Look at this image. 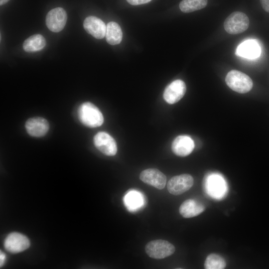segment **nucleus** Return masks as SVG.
<instances>
[{
  "mask_svg": "<svg viewBox=\"0 0 269 269\" xmlns=\"http://www.w3.org/2000/svg\"><path fill=\"white\" fill-rule=\"evenodd\" d=\"M78 116L81 123L89 128L100 127L104 122L102 113L91 102H84L79 106Z\"/></svg>",
  "mask_w": 269,
  "mask_h": 269,
  "instance_id": "1",
  "label": "nucleus"
},
{
  "mask_svg": "<svg viewBox=\"0 0 269 269\" xmlns=\"http://www.w3.org/2000/svg\"><path fill=\"white\" fill-rule=\"evenodd\" d=\"M225 81L230 88L241 94L249 92L253 86V81L248 75L236 70H231L227 73Z\"/></svg>",
  "mask_w": 269,
  "mask_h": 269,
  "instance_id": "2",
  "label": "nucleus"
},
{
  "mask_svg": "<svg viewBox=\"0 0 269 269\" xmlns=\"http://www.w3.org/2000/svg\"><path fill=\"white\" fill-rule=\"evenodd\" d=\"M249 24V19L245 13L235 11L226 18L224 23V27L228 33L237 34L246 31Z\"/></svg>",
  "mask_w": 269,
  "mask_h": 269,
  "instance_id": "3",
  "label": "nucleus"
},
{
  "mask_svg": "<svg viewBox=\"0 0 269 269\" xmlns=\"http://www.w3.org/2000/svg\"><path fill=\"white\" fill-rule=\"evenodd\" d=\"M175 247L169 242L163 240H155L148 242L145 247L147 255L155 259H162L172 255L175 252Z\"/></svg>",
  "mask_w": 269,
  "mask_h": 269,
  "instance_id": "4",
  "label": "nucleus"
},
{
  "mask_svg": "<svg viewBox=\"0 0 269 269\" xmlns=\"http://www.w3.org/2000/svg\"><path fill=\"white\" fill-rule=\"evenodd\" d=\"M194 179L188 174H182L172 177L168 182V192L174 195H179L187 191L193 186Z\"/></svg>",
  "mask_w": 269,
  "mask_h": 269,
  "instance_id": "5",
  "label": "nucleus"
},
{
  "mask_svg": "<svg viewBox=\"0 0 269 269\" xmlns=\"http://www.w3.org/2000/svg\"><path fill=\"white\" fill-rule=\"evenodd\" d=\"M67 19V15L64 9L60 7H56L47 13L46 24L50 31L58 32L65 27Z\"/></svg>",
  "mask_w": 269,
  "mask_h": 269,
  "instance_id": "6",
  "label": "nucleus"
},
{
  "mask_svg": "<svg viewBox=\"0 0 269 269\" xmlns=\"http://www.w3.org/2000/svg\"><path fill=\"white\" fill-rule=\"evenodd\" d=\"M30 245L28 238L17 232L8 235L4 242L5 249L9 252L16 254L27 249Z\"/></svg>",
  "mask_w": 269,
  "mask_h": 269,
  "instance_id": "7",
  "label": "nucleus"
},
{
  "mask_svg": "<svg viewBox=\"0 0 269 269\" xmlns=\"http://www.w3.org/2000/svg\"><path fill=\"white\" fill-rule=\"evenodd\" d=\"M94 144L103 154L114 156L117 152V145L114 138L104 132L98 133L94 137Z\"/></svg>",
  "mask_w": 269,
  "mask_h": 269,
  "instance_id": "8",
  "label": "nucleus"
},
{
  "mask_svg": "<svg viewBox=\"0 0 269 269\" xmlns=\"http://www.w3.org/2000/svg\"><path fill=\"white\" fill-rule=\"evenodd\" d=\"M186 86L184 81L177 79L169 84L163 92L164 100L169 104L178 102L185 95Z\"/></svg>",
  "mask_w": 269,
  "mask_h": 269,
  "instance_id": "9",
  "label": "nucleus"
},
{
  "mask_svg": "<svg viewBox=\"0 0 269 269\" xmlns=\"http://www.w3.org/2000/svg\"><path fill=\"white\" fill-rule=\"evenodd\" d=\"M139 179L144 183L161 190L166 185V176L156 168H148L141 172Z\"/></svg>",
  "mask_w": 269,
  "mask_h": 269,
  "instance_id": "10",
  "label": "nucleus"
},
{
  "mask_svg": "<svg viewBox=\"0 0 269 269\" xmlns=\"http://www.w3.org/2000/svg\"><path fill=\"white\" fill-rule=\"evenodd\" d=\"M25 127L27 133L34 137L45 135L49 129L48 121L43 118L37 117L28 119Z\"/></svg>",
  "mask_w": 269,
  "mask_h": 269,
  "instance_id": "11",
  "label": "nucleus"
},
{
  "mask_svg": "<svg viewBox=\"0 0 269 269\" xmlns=\"http://www.w3.org/2000/svg\"><path fill=\"white\" fill-rule=\"evenodd\" d=\"M85 30L97 39H102L106 35V26L99 18L94 16L87 17L83 22Z\"/></svg>",
  "mask_w": 269,
  "mask_h": 269,
  "instance_id": "12",
  "label": "nucleus"
},
{
  "mask_svg": "<svg viewBox=\"0 0 269 269\" xmlns=\"http://www.w3.org/2000/svg\"><path fill=\"white\" fill-rule=\"evenodd\" d=\"M194 148L193 139L187 135H179L173 141L171 149L176 155L184 157L190 154Z\"/></svg>",
  "mask_w": 269,
  "mask_h": 269,
  "instance_id": "13",
  "label": "nucleus"
},
{
  "mask_svg": "<svg viewBox=\"0 0 269 269\" xmlns=\"http://www.w3.org/2000/svg\"><path fill=\"white\" fill-rule=\"evenodd\" d=\"M261 53V48L257 40L248 39L241 43L237 48L236 55L248 59H255Z\"/></svg>",
  "mask_w": 269,
  "mask_h": 269,
  "instance_id": "14",
  "label": "nucleus"
},
{
  "mask_svg": "<svg viewBox=\"0 0 269 269\" xmlns=\"http://www.w3.org/2000/svg\"><path fill=\"white\" fill-rule=\"evenodd\" d=\"M206 188L210 196L218 198L222 197L226 190L223 178L217 174H212L208 177Z\"/></svg>",
  "mask_w": 269,
  "mask_h": 269,
  "instance_id": "15",
  "label": "nucleus"
},
{
  "mask_svg": "<svg viewBox=\"0 0 269 269\" xmlns=\"http://www.w3.org/2000/svg\"><path fill=\"white\" fill-rule=\"evenodd\" d=\"M204 205L194 199H187L180 206V214L185 218L199 215L205 210Z\"/></svg>",
  "mask_w": 269,
  "mask_h": 269,
  "instance_id": "16",
  "label": "nucleus"
},
{
  "mask_svg": "<svg viewBox=\"0 0 269 269\" xmlns=\"http://www.w3.org/2000/svg\"><path fill=\"white\" fill-rule=\"evenodd\" d=\"M106 39L112 45L121 43L123 38V32L120 26L116 22H109L106 26Z\"/></svg>",
  "mask_w": 269,
  "mask_h": 269,
  "instance_id": "17",
  "label": "nucleus"
},
{
  "mask_svg": "<svg viewBox=\"0 0 269 269\" xmlns=\"http://www.w3.org/2000/svg\"><path fill=\"white\" fill-rule=\"evenodd\" d=\"M46 45L45 38L41 34H36L27 38L23 43V49L27 52L40 51Z\"/></svg>",
  "mask_w": 269,
  "mask_h": 269,
  "instance_id": "18",
  "label": "nucleus"
},
{
  "mask_svg": "<svg viewBox=\"0 0 269 269\" xmlns=\"http://www.w3.org/2000/svg\"><path fill=\"white\" fill-rule=\"evenodd\" d=\"M141 194L136 191H131L125 197V203L127 207L131 211L138 209L142 206L143 200Z\"/></svg>",
  "mask_w": 269,
  "mask_h": 269,
  "instance_id": "19",
  "label": "nucleus"
},
{
  "mask_svg": "<svg viewBox=\"0 0 269 269\" xmlns=\"http://www.w3.org/2000/svg\"><path fill=\"white\" fill-rule=\"evenodd\" d=\"M207 4V0H182L179 8L182 12L189 13L203 8Z\"/></svg>",
  "mask_w": 269,
  "mask_h": 269,
  "instance_id": "20",
  "label": "nucleus"
},
{
  "mask_svg": "<svg viewBox=\"0 0 269 269\" xmlns=\"http://www.w3.org/2000/svg\"><path fill=\"white\" fill-rule=\"evenodd\" d=\"M204 266L206 269H223L226 267V263L222 256L212 253L207 257Z\"/></svg>",
  "mask_w": 269,
  "mask_h": 269,
  "instance_id": "21",
  "label": "nucleus"
},
{
  "mask_svg": "<svg viewBox=\"0 0 269 269\" xmlns=\"http://www.w3.org/2000/svg\"><path fill=\"white\" fill-rule=\"evenodd\" d=\"M151 0H127V1L131 4L133 5H137L146 3L150 1Z\"/></svg>",
  "mask_w": 269,
  "mask_h": 269,
  "instance_id": "22",
  "label": "nucleus"
},
{
  "mask_svg": "<svg viewBox=\"0 0 269 269\" xmlns=\"http://www.w3.org/2000/svg\"><path fill=\"white\" fill-rule=\"evenodd\" d=\"M264 9L269 13V0H260Z\"/></svg>",
  "mask_w": 269,
  "mask_h": 269,
  "instance_id": "23",
  "label": "nucleus"
},
{
  "mask_svg": "<svg viewBox=\"0 0 269 269\" xmlns=\"http://www.w3.org/2000/svg\"><path fill=\"white\" fill-rule=\"evenodd\" d=\"M5 255L2 251L0 252V267H1L5 261Z\"/></svg>",
  "mask_w": 269,
  "mask_h": 269,
  "instance_id": "24",
  "label": "nucleus"
},
{
  "mask_svg": "<svg viewBox=\"0 0 269 269\" xmlns=\"http://www.w3.org/2000/svg\"><path fill=\"white\" fill-rule=\"evenodd\" d=\"M9 0H0V5H2L6 3Z\"/></svg>",
  "mask_w": 269,
  "mask_h": 269,
  "instance_id": "25",
  "label": "nucleus"
}]
</instances>
